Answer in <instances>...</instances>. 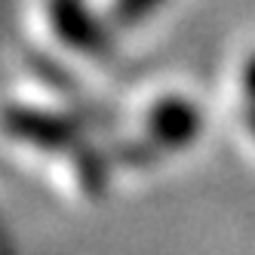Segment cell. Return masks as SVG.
<instances>
[{"label": "cell", "mask_w": 255, "mask_h": 255, "mask_svg": "<svg viewBox=\"0 0 255 255\" xmlns=\"http://www.w3.org/2000/svg\"><path fill=\"white\" fill-rule=\"evenodd\" d=\"M52 22H56V31L68 43H74L83 52H99L105 46L102 25L93 19V12L86 15L80 0H56L52 3Z\"/></svg>", "instance_id": "3957f363"}, {"label": "cell", "mask_w": 255, "mask_h": 255, "mask_svg": "<svg viewBox=\"0 0 255 255\" xmlns=\"http://www.w3.org/2000/svg\"><path fill=\"white\" fill-rule=\"evenodd\" d=\"M246 126H249V132L255 135V105H246Z\"/></svg>", "instance_id": "8992f818"}, {"label": "cell", "mask_w": 255, "mask_h": 255, "mask_svg": "<svg viewBox=\"0 0 255 255\" xmlns=\"http://www.w3.org/2000/svg\"><path fill=\"white\" fill-rule=\"evenodd\" d=\"M240 80H243V89H246V99H249V105H255V52H252V56L246 59Z\"/></svg>", "instance_id": "5b68a950"}, {"label": "cell", "mask_w": 255, "mask_h": 255, "mask_svg": "<svg viewBox=\"0 0 255 255\" xmlns=\"http://www.w3.org/2000/svg\"><path fill=\"white\" fill-rule=\"evenodd\" d=\"M166 3L169 0H114V19L120 25H138Z\"/></svg>", "instance_id": "277c9868"}, {"label": "cell", "mask_w": 255, "mask_h": 255, "mask_svg": "<svg viewBox=\"0 0 255 255\" xmlns=\"http://www.w3.org/2000/svg\"><path fill=\"white\" fill-rule=\"evenodd\" d=\"M200 129H203V114L191 99L166 96L154 102V108L148 111V144H154L163 154L194 144Z\"/></svg>", "instance_id": "7a4b0ae2"}, {"label": "cell", "mask_w": 255, "mask_h": 255, "mask_svg": "<svg viewBox=\"0 0 255 255\" xmlns=\"http://www.w3.org/2000/svg\"><path fill=\"white\" fill-rule=\"evenodd\" d=\"M0 126L3 132L28 141L40 151H56V154H71L77 163L93 151L89 144H83V135L77 129V123L71 117L52 114V111H34V108H6L0 114Z\"/></svg>", "instance_id": "6da1fadb"}]
</instances>
